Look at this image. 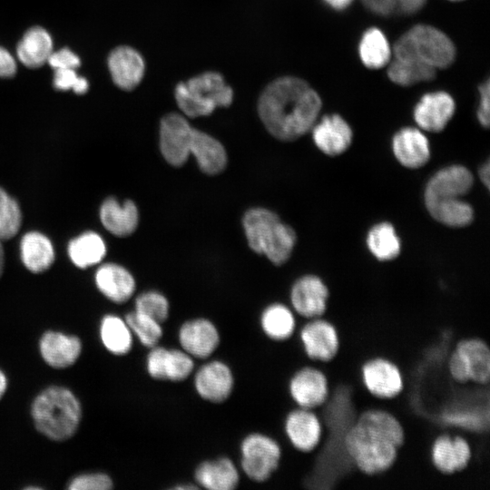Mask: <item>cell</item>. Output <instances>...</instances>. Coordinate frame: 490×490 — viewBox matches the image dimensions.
<instances>
[{"label": "cell", "instance_id": "cell-5", "mask_svg": "<svg viewBox=\"0 0 490 490\" xmlns=\"http://www.w3.org/2000/svg\"><path fill=\"white\" fill-rule=\"evenodd\" d=\"M174 96L183 114L196 118L208 116L217 108L230 106L233 91L220 74L206 72L179 83Z\"/></svg>", "mask_w": 490, "mask_h": 490}, {"label": "cell", "instance_id": "cell-35", "mask_svg": "<svg viewBox=\"0 0 490 490\" xmlns=\"http://www.w3.org/2000/svg\"><path fill=\"white\" fill-rule=\"evenodd\" d=\"M358 54L366 67L380 69L388 64L391 48L384 33L378 28L371 27L361 36Z\"/></svg>", "mask_w": 490, "mask_h": 490}, {"label": "cell", "instance_id": "cell-22", "mask_svg": "<svg viewBox=\"0 0 490 490\" xmlns=\"http://www.w3.org/2000/svg\"><path fill=\"white\" fill-rule=\"evenodd\" d=\"M113 83L121 89L130 91L142 80L145 63L141 54L130 46L113 49L107 60Z\"/></svg>", "mask_w": 490, "mask_h": 490}, {"label": "cell", "instance_id": "cell-1", "mask_svg": "<svg viewBox=\"0 0 490 490\" xmlns=\"http://www.w3.org/2000/svg\"><path fill=\"white\" fill-rule=\"evenodd\" d=\"M321 105L318 93L307 82L285 76L267 85L260 96L258 112L272 136L290 142L311 130Z\"/></svg>", "mask_w": 490, "mask_h": 490}, {"label": "cell", "instance_id": "cell-39", "mask_svg": "<svg viewBox=\"0 0 490 490\" xmlns=\"http://www.w3.org/2000/svg\"><path fill=\"white\" fill-rule=\"evenodd\" d=\"M22 213L17 201L0 187V240H10L19 231Z\"/></svg>", "mask_w": 490, "mask_h": 490}, {"label": "cell", "instance_id": "cell-26", "mask_svg": "<svg viewBox=\"0 0 490 490\" xmlns=\"http://www.w3.org/2000/svg\"><path fill=\"white\" fill-rule=\"evenodd\" d=\"M263 334L272 341L290 340L298 328V317L293 309L281 302H274L264 308L260 318Z\"/></svg>", "mask_w": 490, "mask_h": 490}, {"label": "cell", "instance_id": "cell-37", "mask_svg": "<svg viewBox=\"0 0 490 490\" xmlns=\"http://www.w3.org/2000/svg\"><path fill=\"white\" fill-rule=\"evenodd\" d=\"M367 245L373 256L381 261L397 258L401 250L399 238L387 222L378 223L368 231Z\"/></svg>", "mask_w": 490, "mask_h": 490}, {"label": "cell", "instance_id": "cell-14", "mask_svg": "<svg viewBox=\"0 0 490 490\" xmlns=\"http://www.w3.org/2000/svg\"><path fill=\"white\" fill-rule=\"evenodd\" d=\"M178 341L180 348L194 359H208L219 348L220 334L211 319L193 318L180 326Z\"/></svg>", "mask_w": 490, "mask_h": 490}, {"label": "cell", "instance_id": "cell-48", "mask_svg": "<svg viewBox=\"0 0 490 490\" xmlns=\"http://www.w3.org/2000/svg\"><path fill=\"white\" fill-rule=\"evenodd\" d=\"M323 2L332 9L341 11L348 7L353 0H323Z\"/></svg>", "mask_w": 490, "mask_h": 490}, {"label": "cell", "instance_id": "cell-47", "mask_svg": "<svg viewBox=\"0 0 490 490\" xmlns=\"http://www.w3.org/2000/svg\"><path fill=\"white\" fill-rule=\"evenodd\" d=\"M426 0H400L398 12L412 15L418 12L425 5Z\"/></svg>", "mask_w": 490, "mask_h": 490}, {"label": "cell", "instance_id": "cell-54", "mask_svg": "<svg viewBox=\"0 0 490 490\" xmlns=\"http://www.w3.org/2000/svg\"><path fill=\"white\" fill-rule=\"evenodd\" d=\"M388 470H389V468H388ZM389 472L391 473L390 470H389ZM391 475H392L397 480H398L401 484H406V483H403L402 481H400L398 478H397L392 473H391ZM448 483H449V475H447V483L446 484L445 487H446V486L448 485ZM408 486H411V485H408Z\"/></svg>", "mask_w": 490, "mask_h": 490}, {"label": "cell", "instance_id": "cell-17", "mask_svg": "<svg viewBox=\"0 0 490 490\" xmlns=\"http://www.w3.org/2000/svg\"><path fill=\"white\" fill-rule=\"evenodd\" d=\"M430 454L434 466L443 474L451 475L466 467L472 449L464 436L442 434L433 442Z\"/></svg>", "mask_w": 490, "mask_h": 490}, {"label": "cell", "instance_id": "cell-44", "mask_svg": "<svg viewBox=\"0 0 490 490\" xmlns=\"http://www.w3.org/2000/svg\"><path fill=\"white\" fill-rule=\"evenodd\" d=\"M489 80H486L485 83H483L479 88V103H478V109H477V119L481 125L485 128H487L489 126L490 117H489Z\"/></svg>", "mask_w": 490, "mask_h": 490}, {"label": "cell", "instance_id": "cell-6", "mask_svg": "<svg viewBox=\"0 0 490 490\" xmlns=\"http://www.w3.org/2000/svg\"><path fill=\"white\" fill-rule=\"evenodd\" d=\"M393 53L396 58L414 59L436 70L453 64L456 47L439 29L428 24H416L397 39Z\"/></svg>", "mask_w": 490, "mask_h": 490}, {"label": "cell", "instance_id": "cell-19", "mask_svg": "<svg viewBox=\"0 0 490 490\" xmlns=\"http://www.w3.org/2000/svg\"><path fill=\"white\" fill-rule=\"evenodd\" d=\"M453 97L443 91L424 94L414 109L416 124L425 131L438 132L447 125L455 113Z\"/></svg>", "mask_w": 490, "mask_h": 490}, {"label": "cell", "instance_id": "cell-18", "mask_svg": "<svg viewBox=\"0 0 490 490\" xmlns=\"http://www.w3.org/2000/svg\"><path fill=\"white\" fill-rule=\"evenodd\" d=\"M471 172L462 165H451L436 172L426 184L425 201L461 199L473 186Z\"/></svg>", "mask_w": 490, "mask_h": 490}, {"label": "cell", "instance_id": "cell-41", "mask_svg": "<svg viewBox=\"0 0 490 490\" xmlns=\"http://www.w3.org/2000/svg\"><path fill=\"white\" fill-rule=\"evenodd\" d=\"M53 83L56 90H73L77 94L86 93L89 87L87 80L79 76L76 69L71 68L55 69Z\"/></svg>", "mask_w": 490, "mask_h": 490}, {"label": "cell", "instance_id": "cell-27", "mask_svg": "<svg viewBox=\"0 0 490 490\" xmlns=\"http://www.w3.org/2000/svg\"><path fill=\"white\" fill-rule=\"evenodd\" d=\"M191 154L201 171L209 175L219 174L227 166V152L220 142L196 128L192 132Z\"/></svg>", "mask_w": 490, "mask_h": 490}, {"label": "cell", "instance_id": "cell-34", "mask_svg": "<svg viewBox=\"0 0 490 490\" xmlns=\"http://www.w3.org/2000/svg\"><path fill=\"white\" fill-rule=\"evenodd\" d=\"M68 254L75 266L85 269L103 259L106 245L99 234L87 231L70 241Z\"/></svg>", "mask_w": 490, "mask_h": 490}, {"label": "cell", "instance_id": "cell-16", "mask_svg": "<svg viewBox=\"0 0 490 490\" xmlns=\"http://www.w3.org/2000/svg\"><path fill=\"white\" fill-rule=\"evenodd\" d=\"M364 386L370 394L379 398L397 397L403 388L400 369L392 361L384 358H375L361 368Z\"/></svg>", "mask_w": 490, "mask_h": 490}, {"label": "cell", "instance_id": "cell-45", "mask_svg": "<svg viewBox=\"0 0 490 490\" xmlns=\"http://www.w3.org/2000/svg\"><path fill=\"white\" fill-rule=\"evenodd\" d=\"M363 5L374 14L389 15L399 10L400 0H361Z\"/></svg>", "mask_w": 490, "mask_h": 490}, {"label": "cell", "instance_id": "cell-55", "mask_svg": "<svg viewBox=\"0 0 490 490\" xmlns=\"http://www.w3.org/2000/svg\"><path fill=\"white\" fill-rule=\"evenodd\" d=\"M450 1H462V0H450Z\"/></svg>", "mask_w": 490, "mask_h": 490}, {"label": "cell", "instance_id": "cell-8", "mask_svg": "<svg viewBox=\"0 0 490 490\" xmlns=\"http://www.w3.org/2000/svg\"><path fill=\"white\" fill-rule=\"evenodd\" d=\"M193 129L180 113H170L162 118L159 130L160 151L170 165L181 167L188 161Z\"/></svg>", "mask_w": 490, "mask_h": 490}, {"label": "cell", "instance_id": "cell-28", "mask_svg": "<svg viewBox=\"0 0 490 490\" xmlns=\"http://www.w3.org/2000/svg\"><path fill=\"white\" fill-rule=\"evenodd\" d=\"M100 219L103 227L117 237L132 234L139 223V212L136 204L126 200L120 204L115 198L106 199L100 209Z\"/></svg>", "mask_w": 490, "mask_h": 490}, {"label": "cell", "instance_id": "cell-49", "mask_svg": "<svg viewBox=\"0 0 490 490\" xmlns=\"http://www.w3.org/2000/svg\"><path fill=\"white\" fill-rule=\"evenodd\" d=\"M489 173H490V167H489V162H487L485 165L481 167L479 171V178L486 188H489V180H490Z\"/></svg>", "mask_w": 490, "mask_h": 490}, {"label": "cell", "instance_id": "cell-29", "mask_svg": "<svg viewBox=\"0 0 490 490\" xmlns=\"http://www.w3.org/2000/svg\"><path fill=\"white\" fill-rule=\"evenodd\" d=\"M455 349L461 356L470 381L489 384L490 346L479 338H466L459 341Z\"/></svg>", "mask_w": 490, "mask_h": 490}, {"label": "cell", "instance_id": "cell-21", "mask_svg": "<svg viewBox=\"0 0 490 490\" xmlns=\"http://www.w3.org/2000/svg\"><path fill=\"white\" fill-rule=\"evenodd\" d=\"M311 130L315 145L328 156L343 153L352 142L353 132L338 114L324 116Z\"/></svg>", "mask_w": 490, "mask_h": 490}, {"label": "cell", "instance_id": "cell-42", "mask_svg": "<svg viewBox=\"0 0 490 490\" xmlns=\"http://www.w3.org/2000/svg\"><path fill=\"white\" fill-rule=\"evenodd\" d=\"M113 486V480L108 475L93 473L74 477L68 488L71 490H109Z\"/></svg>", "mask_w": 490, "mask_h": 490}, {"label": "cell", "instance_id": "cell-31", "mask_svg": "<svg viewBox=\"0 0 490 490\" xmlns=\"http://www.w3.org/2000/svg\"><path fill=\"white\" fill-rule=\"evenodd\" d=\"M20 253L24 265L34 273L45 271L54 260V250L51 240L37 231H31L23 236Z\"/></svg>", "mask_w": 490, "mask_h": 490}, {"label": "cell", "instance_id": "cell-2", "mask_svg": "<svg viewBox=\"0 0 490 490\" xmlns=\"http://www.w3.org/2000/svg\"><path fill=\"white\" fill-rule=\"evenodd\" d=\"M398 419L382 409L362 412L344 436V446L354 466L375 475L388 469L404 442Z\"/></svg>", "mask_w": 490, "mask_h": 490}, {"label": "cell", "instance_id": "cell-25", "mask_svg": "<svg viewBox=\"0 0 490 490\" xmlns=\"http://www.w3.org/2000/svg\"><path fill=\"white\" fill-rule=\"evenodd\" d=\"M39 347L44 360L54 368L71 367L82 351V343L77 337L56 331L45 332Z\"/></svg>", "mask_w": 490, "mask_h": 490}, {"label": "cell", "instance_id": "cell-4", "mask_svg": "<svg viewBox=\"0 0 490 490\" xmlns=\"http://www.w3.org/2000/svg\"><path fill=\"white\" fill-rule=\"evenodd\" d=\"M32 416L41 434L54 441H64L76 432L82 417V408L71 390L53 386L34 398Z\"/></svg>", "mask_w": 490, "mask_h": 490}, {"label": "cell", "instance_id": "cell-51", "mask_svg": "<svg viewBox=\"0 0 490 490\" xmlns=\"http://www.w3.org/2000/svg\"><path fill=\"white\" fill-rule=\"evenodd\" d=\"M170 488L174 489V490H189V489H198L199 487L197 486L195 483L194 484L186 483V484L175 485Z\"/></svg>", "mask_w": 490, "mask_h": 490}, {"label": "cell", "instance_id": "cell-30", "mask_svg": "<svg viewBox=\"0 0 490 490\" xmlns=\"http://www.w3.org/2000/svg\"><path fill=\"white\" fill-rule=\"evenodd\" d=\"M52 53L53 39L50 34L40 26L27 30L16 47L19 61L28 68L44 65Z\"/></svg>", "mask_w": 490, "mask_h": 490}, {"label": "cell", "instance_id": "cell-23", "mask_svg": "<svg viewBox=\"0 0 490 490\" xmlns=\"http://www.w3.org/2000/svg\"><path fill=\"white\" fill-rule=\"evenodd\" d=\"M392 150L397 160L410 169L424 166L430 158L428 140L417 128L406 127L398 131L393 137Z\"/></svg>", "mask_w": 490, "mask_h": 490}, {"label": "cell", "instance_id": "cell-38", "mask_svg": "<svg viewBox=\"0 0 490 490\" xmlns=\"http://www.w3.org/2000/svg\"><path fill=\"white\" fill-rule=\"evenodd\" d=\"M124 319L132 335L147 348L158 345L161 341L163 336L162 324L136 310L126 314Z\"/></svg>", "mask_w": 490, "mask_h": 490}, {"label": "cell", "instance_id": "cell-15", "mask_svg": "<svg viewBox=\"0 0 490 490\" xmlns=\"http://www.w3.org/2000/svg\"><path fill=\"white\" fill-rule=\"evenodd\" d=\"M307 357L317 362L331 360L338 350V335L336 328L323 318L307 320L297 329Z\"/></svg>", "mask_w": 490, "mask_h": 490}, {"label": "cell", "instance_id": "cell-32", "mask_svg": "<svg viewBox=\"0 0 490 490\" xmlns=\"http://www.w3.org/2000/svg\"><path fill=\"white\" fill-rule=\"evenodd\" d=\"M100 335L105 348L113 355H126L132 348L133 335L125 319L116 315L103 318Z\"/></svg>", "mask_w": 490, "mask_h": 490}, {"label": "cell", "instance_id": "cell-7", "mask_svg": "<svg viewBox=\"0 0 490 490\" xmlns=\"http://www.w3.org/2000/svg\"><path fill=\"white\" fill-rule=\"evenodd\" d=\"M240 468L251 481L264 483L279 468L283 449L270 435L252 432L240 444Z\"/></svg>", "mask_w": 490, "mask_h": 490}, {"label": "cell", "instance_id": "cell-43", "mask_svg": "<svg viewBox=\"0 0 490 490\" xmlns=\"http://www.w3.org/2000/svg\"><path fill=\"white\" fill-rule=\"evenodd\" d=\"M47 63L54 69H77L81 64V60L77 54L68 48H63L50 54Z\"/></svg>", "mask_w": 490, "mask_h": 490}, {"label": "cell", "instance_id": "cell-12", "mask_svg": "<svg viewBox=\"0 0 490 490\" xmlns=\"http://www.w3.org/2000/svg\"><path fill=\"white\" fill-rule=\"evenodd\" d=\"M287 390L296 407L316 410L328 397V378L321 369L304 366L290 376Z\"/></svg>", "mask_w": 490, "mask_h": 490}, {"label": "cell", "instance_id": "cell-33", "mask_svg": "<svg viewBox=\"0 0 490 490\" xmlns=\"http://www.w3.org/2000/svg\"><path fill=\"white\" fill-rule=\"evenodd\" d=\"M429 214L438 222L454 228L465 227L474 219L470 204L461 199L425 201Z\"/></svg>", "mask_w": 490, "mask_h": 490}, {"label": "cell", "instance_id": "cell-36", "mask_svg": "<svg viewBox=\"0 0 490 490\" xmlns=\"http://www.w3.org/2000/svg\"><path fill=\"white\" fill-rule=\"evenodd\" d=\"M436 72L435 68L416 60L395 57L387 68V76L396 84L410 86L433 80Z\"/></svg>", "mask_w": 490, "mask_h": 490}, {"label": "cell", "instance_id": "cell-40", "mask_svg": "<svg viewBox=\"0 0 490 490\" xmlns=\"http://www.w3.org/2000/svg\"><path fill=\"white\" fill-rule=\"evenodd\" d=\"M134 310L163 324L170 315V303L162 292L147 290L136 297Z\"/></svg>", "mask_w": 490, "mask_h": 490}, {"label": "cell", "instance_id": "cell-20", "mask_svg": "<svg viewBox=\"0 0 490 490\" xmlns=\"http://www.w3.org/2000/svg\"><path fill=\"white\" fill-rule=\"evenodd\" d=\"M193 475L197 486L207 490H233L240 481L238 466L228 456L203 460L197 465Z\"/></svg>", "mask_w": 490, "mask_h": 490}, {"label": "cell", "instance_id": "cell-53", "mask_svg": "<svg viewBox=\"0 0 490 490\" xmlns=\"http://www.w3.org/2000/svg\"><path fill=\"white\" fill-rule=\"evenodd\" d=\"M387 472H388V474L390 475V476L393 478V480H394L396 483L401 484L398 480H397V479L391 475V473L389 472L388 469H387ZM449 475V483H448V485H447L446 487L444 486L445 488H448L449 486L452 485V476H451V475ZM403 485H404V484H402V486H403Z\"/></svg>", "mask_w": 490, "mask_h": 490}, {"label": "cell", "instance_id": "cell-52", "mask_svg": "<svg viewBox=\"0 0 490 490\" xmlns=\"http://www.w3.org/2000/svg\"><path fill=\"white\" fill-rule=\"evenodd\" d=\"M4 263H5L4 249L2 246V241L0 240V277L2 276V273H3Z\"/></svg>", "mask_w": 490, "mask_h": 490}, {"label": "cell", "instance_id": "cell-24", "mask_svg": "<svg viewBox=\"0 0 490 490\" xmlns=\"http://www.w3.org/2000/svg\"><path fill=\"white\" fill-rule=\"evenodd\" d=\"M95 283L104 297L117 304L128 301L136 289V282L132 273L115 263L102 265L95 273Z\"/></svg>", "mask_w": 490, "mask_h": 490}, {"label": "cell", "instance_id": "cell-9", "mask_svg": "<svg viewBox=\"0 0 490 490\" xmlns=\"http://www.w3.org/2000/svg\"><path fill=\"white\" fill-rule=\"evenodd\" d=\"M194 360L181 348H166L158 344L149 348L145 368L154 380L181 382L192 375Z\"/></svg>", "mask_w": 490, "mask_h": 490}, {"label": "cell", "instance_id": "cell-3", "mask_svg": "<svg viewBox=\"0 0 490 490\" xmlns=\"http://www.w3.org/2000/svg\"><path fill=\"white\" fill-rule=\"evenodd\" d=\"M242 225L249 247L265 255L277 266L288 261L296 244L295 230L270 210L256 207L248 210Z\"/></svg>", "mask_w": 490, "mask_h": 490}, {"label": "cell", "instance_id": "cell-11", "mask_svg": "<svg viewBox=\"0 0 490 490\" xmlns=\"http://www.w3.org/2000/svg\"><path fill=\"white\" fill-rule=\"evenodd\" d=\"M234 384L230 367L220 359L206 361L193 375V387L197 395L213 404L225 402L230 397Z\"/></svg>", "mask_w": 490, "mask_h": 490}, {"label": "cell", "instance_id": "cell-13", "mask_svg": "<svg viewBox=\"0 0 490 490\" xmlns=\"http://www.w3.org/2000/svg\"><path fill=\"white\" fill-rule=\"evenodd\" d=\"M329 297L328 285L316 275H304L290 288L289 302L298 318L309 320L321 318Z\"/></svg>", "mask_w": 490, "mask_h": 490}, {"label": "cell", "instance_id": "cell-46", "mask_svg": "<svg viewBox=\"0 0 490 490\" xmlns=\"http://www.w3.org/2000/svg\"><path fill=\"white\" fill-rule=\"evenodd\" d=\"M16 69L14 56L5 48L0 46V77L11 78L15 74Z\"/></svg>", "mask_w": 490, "mask_h": 490}, {"label": "cell", "instance_id": "cell-10", "mask_svg": "<svg viewBox=\"0 0 490 490\" xmlns=\"http://www.w3.org/2000/svg\"><path fill=\"white\" fill-rule=\"evenodd\" d=\"M282 429L290 447L300 453L314 451L321 441L323 431L316 412L299 407L285 415Z\"/></svg>", "mask_w": 490, "mask_h": 490}, {"label": "cell", "instance_id": "cell-50", "mask_svg": "<svg viewBox=\"0 0 490 490\" xmlns=\"http://www.w3.org/2000/svg\"><path fill=\"white\" fill-rule=\"evenodd\" d=\"M7 387V379L3 371L0 370V399L4 396Z\"/></svg>", "mask_w": 490, "mask_h": 490}]
</instances>
